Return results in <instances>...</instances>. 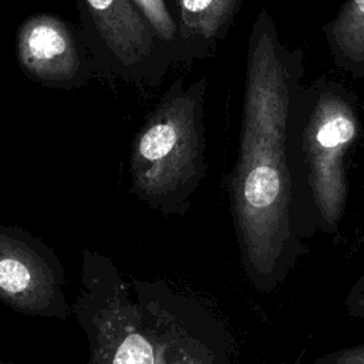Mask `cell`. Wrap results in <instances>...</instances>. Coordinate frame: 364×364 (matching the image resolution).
I'll return each instance as SVG.
<instances>
[{"label":"cell","mask_w":364,"mask_h":364,"mask_svg":"<svg viewBox=\"0 0 364 364\" xmlns=\"http://www.w3.org/2000/svg\"><path fill=\"white\" fill-rule=\"evenodd\" d=\"M303 71V51L280 40L262 9L247 38L239 149L228 188L240 242L260 264L273 260L290 235L289 122Z\"/></svg>","instance_id":"cell-1"},{"label":"cell","mask_w":364,"mask_h":364,"mask_svg":"<svg viewBox=\"0 0 364 364\" xmlns=\"http://www.w3.org/2000/svg\"><path fill=\"white\" fill-rule=\"evenodd\" d=\"M206 77L176 78L138 129L129 154V191L148 206L182 213L206 176Z\"/></svg>","instance_id":"cell-2"},{"label":"cell","mask_w":364,"mask_h":364,"mask_svg":"<svg viewBox=\"0 0 364 364\" xmlns=\"http://www.w3.org/2000/svg\"><path fill=\"white\" fill-rule=\"evenodd\" d=\"M290 121L299 128V154L309 192L321 219L334 226L346 206V156L360 132L350 92L334 81L300 87Z\"/></svg>","instance_id":"cell-3"},{"label":"cell","mask_w":364,"mask_h":364,"mask_svg":"<svg viewBox=\"0 0 364 364\" xmlns=\"http://www.w3.org/2000/svg\"><path fill=\"white\" fill-rule=\"evenodd\" d=\"M80 30L95 70L107 78L154 88L176 58L132 0H75Z\"/></svg>","instance_id":"cell-4"},{"label":"cell","mask_w":364,"mask_h":364,"mask_svg":"<svg viewBox=\"0 0 364 364\" xmlns=\"http://www.w3.org/2000/svg\"><path fill=\"white\" fill-rule=\"evenodd\" d=\"M14 48L23 74L48 88H82L97 71L80 26L53 13L24 18L17 28Z\"/></svg>","instance_id":"cell-5"},{"label":"cell","mask_w":364,"mask_h":364,"mask_svg":"<svg viewBox=\"0 0 364 364\" xmlns=\"http://www.w3.org/2000/svg\"><path fill=\"white\" fill-rule=\"evenodd\" d=\"M243 0H168L178 26L179 63L212 57L226 38Z\"/></svg>","instance_id":"cell-6"},{"label":"cell","mask_w":364,"mask_h":364,"mask_svg":"<svg viewBox=\"0 0 364 364\" xmlns=\"http://www.w3.org/2000/svg\"><path fill=\"white\" fill-rule=\"evenodd\" d=\"M323 31L336 65L353 78L364 77V0H346Z\"/></svg>","instance_id":"cell-7"},{"label":"cell","mask_w":364,"mask_h":364,"mask_svg":"<svg viewBox=\"0 0 364 364\" xmlns=\"http://www.w3.org/2000/svg\"><path fill=\"white\" fill-rule=\"evenodd\" d=\"M40 262L31 247L16 233L0 229V293L27 299L38 286Z\"/></svg>","instance_id":"cell-8"},{"label":"cell","mask_w":364,"mask_h":364,"mask_svg":"<svg viewBox=\"0 0 364 364\" xmlns=\"http://www.w3.org/2000/svg\"><path fill=\"white\" fill-rule=\"evenodd\" d=\"M149 21L158 37L168 47L179 63V36L178 26L169 9L168 0H132Z\"/></svg>","instance_id":"cell-9"}]
</instances>
